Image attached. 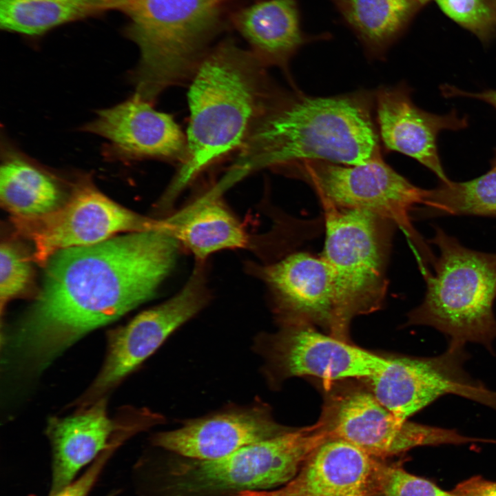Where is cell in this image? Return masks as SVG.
<instances>
[{
	"instance_id": "1",
	"label": "cell",
	"mask_w": 496,
	"mask_h": 496,
	"mask_svg": "<svg viewBox=\"0 0 496 496\" xmlns=\"http://www.w3.org/2000/svg\"><path fill=\"white\" fill-rule=\"evenodd\" d=\"M180 247L157 229L57 251L10 338L12 353L30 369L43 370L85 334L154 297L174 269Z\"/></svg>"
},
{
	"instance_id": "2",
	"label": "cell",
	"mask_w": 496,
	"mask_h": 496,
	"mask_svg": "<svg viewBox=\"0 0 496 496\" xmlns=\"http://www.w3.org/2000/svg\"><path fill=\"white\" fill-rule=\"evenodd\" d=\"M374 91L316 96L273 83L226 174L225 191L251 172L304 161L354 165L382 157Z\"/></svg>"
},
{
	"instance_id": "3",
	"label": "cell",
	"mask_w": 496,
	"mask_h": 496,
	"mask_svg": "<svg viewBox=\"0 0 496 496\" xmlns=\"http://www.w3.org/2000/svg\"><path fill=\"white\" fill-rule=\"evenodd\" d=\"M251 50L231 39L209 49L188 92L187 153L157 205L167 211L203 170L242 145L273 83Z\"/></svg>"
},
{
	"instance_id": "4",
	"label": "cell",
	"mask_w": 496,
	"mask_h": 496,
	"mask_svg": "<svg viewBox=\"0 0 496 496\" xmlns=\"http://www.w3.org/2000/svg\"><path fill=\"white\" fill-rule=\"evenodd\" d=\"M228 0H118L122 34L139 50L130 80L154 104L167 88L191 79L220 30Z\"/></svg>"
},
{
	"instance_id": "5",
	"label": "cell",
	"mask_w": 496,
	"mask_h": 496,
	"mask_svg": "<svg viewBox=\"0 0 496 496\" xmlns=\"http://www.w3.org/2000/svg\"><path fill=\"white\" fill-rule=\"evenodd\" d=\"M438 249L434 273L424 277L422 303L408 314V325L432 327L449 342H475L490 351L496 339V254L463 246L435 227L431 240Z\"/></svg>"
},
{
	"instance_id": "6",
	"label": "cell",
	"mask_w": 496,
	"mask_h": 496,
	"mask_svg": "<svg viewBox=\"0 0 496 496\" xmlns=\"http://www.w3.org/2000/svg\"><path fill=\"white\" fill-rule=\"evenodd\" d=\"M327 438L315 424L289 429L219 459L176 462L167 469L165 490L167 496H234L281 486Z\"/></svg>"
},
{
	"instance_id": "7",
	"label": "cell",
	"mask_w": 496,
	"mask_h": 496,
	"mask_svg": "<svg viewBox=\"0 0 496 496\" xmlns=\"http://www.w3.org/2000/svg\"><path fill=\"white\" fill-rule=\"evenodd\" d=\"M321 204L325 229L321 255L333 272L341 313L350 326L355 317L383 304L397 226L369 211Z\"/></svg>"
},
{
	"instance_id": "8",
	"label": "cell",
	"mask_w": 496,
	"mask_h": 496,
	"mask_svg": "<svg viewBox=\"0 0 496 496\" xmlns=\"http://www.w3.org/2000/svg\"><path fill=\"white\" fill-rule=\"evenodd\" d=\"M279 172L307 183L321 203L364 209L391 220L409 238L420 268L433 266L436 256L412 223L413 211L424 206L427 189L413 185L383 157L354 165L304 161Z\"/></svg>"
},
{
	"instance_id": "9",
	"label": "cell",
	"mask_w": 496,
	"mask_h": 496,
	"mask_svg": "<svg viewBox=\"0 0 496 496\" xmlns=\"http://www.w3.org/2000/svg\"><path fill=\"white\" fill-rule=\"evenodd\" d=\"M74 182L54 211L31 219L12 218L17 231L33 242V258L40 265L59 251L95 245L122 232L165 229L163 219L138 214L106 196L89 174L78 175Z\"/></svg>"
},
{
	"instance_id": "10",
	"label": "cell",
	"mask_w": 496,
	"mask_h": 496,
	"mask_svg": "<svg viewBox=\"0 0 496 496\" xmlns=\"http://www.w3.org/2000/svg\"><path fill=\"white\" fill-rule=\"evenodd\" d=\"M318 423L329 438L347 441L378 459L417 446L486 442L455 430L402 420L369 389L358 387L330 393Z\"/></svg>"
},
{
	"instance_id": "11",
	"label": "cell",
	"mask_w": 496,
	"mask_h": 496,
	"mask_svg": "<svg viewBox=\"0 0 496 496\" xmlns=\"http://www.w3.org/2000/svg\"><path fill=\"white\" fill-rule=\"evenodd\" d=\"M204 262L197 261L185 284L174 296L110 331L105 361L93 382L74 402L79 409L104 397L172 332L207 304L210 292Z\"/></svg>"
},
{
	"instance_id": "12",
	"label": "cell",
	"mask_w": 496,
	"mask_h": 496,
	"mask_svg": "<svg viewBox=\"0 0 496 496\" xmlns=\"http://www.w3.org/2000/svg\"><path fill=\"white\" fill-rule=\"evenodd\" d=\"M464 344L449 342L429 358L391 356L379 372L365 379L369 390L395 416L407 420L437 398L454 394L496 411V392L474 380L464 365Z\"/></svg>"
},
{
	"instance_id": "13",
	"label": "cell",
	"mask_w": 496,
	"mask_h": 496,
	"mask_svg": "<svg viewBox=\"0 0 496 496\" xmlns=\"http://www.w3.org/2000/svg\"><path fill=\"white\" fill-rule=\"evenodd\" d=\"M248 267L267 287L282 327H319L348 341L349 326L341 313L333 272L322 255L296 251L275 262Z\"/></svg>"
},
{
	"instance_id": "14",
	"label": "cell",
	"mask_w": 496,
	"mask_h": 496,
	"mask_svg": "<svg viewBox=\"0 0 496 496\" xmlns=\"http://www.w3.org/2000/svg\"><path fill=\"white\" fill-rule=\"evenodd\" d=\"M79 130L105 139V160L130 163L145 159L178 161L187 153V138L172 116L134 94L112 107L99 110Z\"/></svg>"
},
{
	"instance_id": "15",
	"label": "cell",
	"mask_w": 496,
	"mask_h": 496,
	"mask_svg": "<svg viewBox=\"0 0 496 496\" xmlns=\"http://www.w3.org/2000/svg\"><path fill=\"white\" fill-rule=\"evenodd\" d=\"M267 351L281 379L313 376L324 381L366 379L382 369L387 358L363 349L307 324L282 326Z\"/></svg>"
},
{
	"instance_id": "16",
	"label": "cell",
	"mask_w": 496,
	"mask_h": 496,
	"mask_svg": "<svg viewBox=\"0 0 496 496\" xmlns=\"http://www.w3.org/2000/svg\"><path fill=\"white\" fill-rule=\"evenodd\" d=\"M406 83L380 86L374 90L375 119L384 151L409 156L434 173L440 181L448 180L439 156L437 140L443 130H459L466 117L455 111L439 115L417 107Z\"/></svg>"
},
{
	"instance_id": "17",
	"label": "cell",
	"mask_w": 496,
	"mask_h": 496,
	"mask_svg": "<svg viewBox=\"0 0 496 496\" xmlns=\"http://www.w3.org/2000/svg\"><path fill=\"white\" fill-rule=\"evenodd\" d=\"M384 465L347 441L329 438L280 488L244 490L234 496H377Z\"/></svg>"
},
{
	"instance_id": "18",
	"label": "cell",
	"mask_w": 496,
	"mask_h": 496,
	"mask_svg": "<svg viewBox=\"0 0 496 496\" xmlns=\"http://www.w3.org/2000/svg\"><path fill=\"white\" fill-rule=\"evenodd\" d=\"M289 430L274 420L269 408L257 405L190 421L155 435L152 442L189 459L213 460Z\"/></svg>"
},
{
	"instance_id": "19",
	"label": "cell",
	"mask_w": 496,
	"mask_h": 496,
	"mask_svg": "<svg viewBox=\"0 0 496 496\" xmlns=\"http://www.w3.org/2000/svg\"><path fill=\"white\" fill-rule=\"evenodd\" d=\"M117 425L106 411V400L79 409L66 417L50 418L46 435L52 452V495L70 484L80 470L108 448Z\"/></svg>"
},
{
	"instance_id": "20",
	"label": "cell",
	"mask_w": 496,
	"mask_h": 496,
	"mask_svg": "<svg viewBox=\"0 0 496 496\" xmlns=\"http://www.w3.org/2000/svg\"><path fill=\"white\" fill-rule=\"evenodd\" d=\"M223 193L212 186L174 214L164 218L165 231L196 261L205 262L218 251L247 248L248 233L227 207Z\"/></svg>"
},
{
	"instance_id": "21",
	"label": "cell",
	"mask_w": 496,
	"mask_h": 496,
	"mask_svg": "<svg viewBox=\"0 0 496 496\" xmlns=\"http://www.w3.org/2000/svg\"><path fill=\"white\" fill-rule=\"evenodd\" d=\"M64 195L62 179L2 132L0 202L12 218L31 219L48 214L64 203Z\"/></svg>"
},
{
	"instance_id": "22",
	"label": "cell",
	"mask_w": 496,
	"mask_h": 496,
	"mask_svg": "<svg viewBox=\"0 0 496 496\" xmlns=\"http://www.w3.org/2000/svg\"><path fill=\"white\" fill-rule=\"evenodd\" d=\"M231 21L264 65L280 68L294 85L289 63L308 41L300 26L296 0L260 1L236 12Z\"/></svg>"
},
{
	"instance_id": "23",
	"label": "cell",
	"mask_w": 496,
	"mask_h": 496,
	"mask_svg": "<svg viewBox=\"0 0 496 496\" xmlns=\"http://www.w3.org/2000/svg\"><path fill=\"white\" fill-rule=\"evenodd\" d=\"M118 0H0V28L37 38L60 26L116 11Z\"/></svg>"
},
{
	"instance_id": "24",
	"label": "cell",
	"mask_w": 496,
	"mask_h": 496,
	"mask_svg": "<svg viewBox=\"0 0 496 496\" xmlns=\"http://www.w3.org/2000/svg\"><path fill=\"white\" fill-rule=\"evenodd\" d=\"M369 56L381 59L411 18L414 0H331Z\"/></svg>"
},
{
	"instance_id": "25",
	"label": "cell",
	"mask_w": 496,
	"mask_h": 496,
	"mask_svg": "<svg viewBox=\"0 0 496 496\" xmlns=\"http://www.w3.org/2000/svg\"><path fill=\"white\" fill-rule=\"evenodd\" d=\"M422 216H478L496 217V161L484 174L473 180L440 181L427 189Z\"/></svg>"
},
{
	"instance_id": "26",
	"label": "cell",
	"mask_w": 496,
	"mask_h": 496,
	"mask_svg": "<svg viewBox=\"0 0 496 496\" xmlns=\"http://www.w3.org/2000/svg\"><path fill=\"white\" fill-rule=\"evenodd\" d=\"M32 270L30 260L16 245L2 242L0 247V303L4 307L21 296L30 285Z\"/></svg>"
},
{
	"instance_id": "27",
	"label": "cell",
	"mask_w": 496,
	"mask_h": 496,
	"mask_svg": "<svg viewBox=\"0 0 496 496\" xmlns=\"http://www.w3.org/2000/svg\"><path fill=\"white\" fill-rule=\"evenodd\" d=\"M450 19L486 39L496 23V9L487 0H435Z\"/></svg>"
},
{
	"instance_id": "28",
	"label": "cell",
	"mask_w": 496,
	"mask_h": 496,
	"mask_svg": "<svg viewBox=\"0 0 496 496\" xmlns=\"http://www.w3.org/2000/svg\"><path fill=\"white\" fill-rule=\"evenodd\" d=\"M377 496H458L432 482L414 475L398 465L384 464Z\"/></svg>"
},
{
	"instance_id": "29",
	"label": "cell",
	"mask_w": 496,
	"mask_h": 496,
	"mask_svg": "<svg viewBox=\"0 0 496 496\" xmlns=\"http://www.w3.org/2000/svg\"><path fill=\"white\" fill-rule=\"evenodd\" d=\"M112 444L96 457L77 479L50 496H87L112 451Z\"/></svg>"
},
{
	"instance_id": "30",
	"label": "cell",
	"mask_w": 496,
	"mask_h": 496,
	"mask_svg": "<svg viewBox=\"0 0 496 496\" xmlns=\"http://www.w3.org/2000/svg\"><path fill=\"white\" fill-rule=\"evenodd\" d=\"M452 491L458 496H496V482L475 476L462 481Z\"/></svg>"
},
{
	"instance_id": "31",
	"label": "cell",
	"mask_w": 496,
	"mask_h": 496,
	"mask_svg": "<svg viewBox=\"0 0 496 496\" xmlns=\"http://www.w3.org/2000/svg\"><path fill=\"white\" fill-rule=\"evenodd\" d=\"M440 89L442 94L445 97H468L475 99L490 104L496 110L495 90H486L479 92H468L448 84L442 85ZM493 160L496 161V154Z\"/></svg>"
},
{
	"instance_id": "32",
	"label": "cell",
	"mask_w": 496,
	"mask_h": 496,
	"mask_svg": "<svg viewBox=\"0 0 496 496\" xmlns=\"http://www.w3.org/2000/svg\"><path fill=\"white\" fill-rule=\"evenodd\" d=\"M414 1H415V2H417V3H426V1H429V0H414Z\"/></svg>"
}]
</instances>
